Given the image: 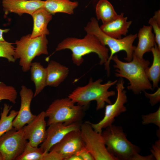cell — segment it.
Here are the masks:
<instances>
[{
  "mask_svg": "<svg viewBox=\"0 0 160 160\" xmlns=\"http://www.w3.org/2000/svg\"><path fill=\"white\" fill-rule=\"evenodd\" d=\"M68 49L71 52V59L73 64L79 66L84 61L83 57L91 53L97 54L100 59L99 64L103 65L109 76L110 74L109 49L103 45L94 35L88 33L82 38L68 37L59 43L55 51Z\"/></svg>",
  "mask_w": 160,
  "mask_h": 160,
  "instance_id": "6da1fadb",
  "label": "cell"
},
{
  "mask_svg": "<svg viewBox=\"0 0 160 160\" xmlns=\"http://www.w3.org/2000/svg\"><path fill=\"white\" fill-rule=\"evenodd\" d=\"M111 60L115 63L113 67L116 68L115 76L125 78L129 81L128 89L138 94L142 91L153 89L146 73L150 64L149 60L140 58L133 54L132 60L129 62L122 61L116 54L112 57Z\"/></svg>",
  "mask_w": 160,
  "mask_h": 160,
  "instance_id": "7a4b0ae2",
  "label": "cell"
},
{
  "mask_svg": "<svg viewBox=\"0 0 160 160\" xmlns=\"http://www.w3.org/2000/svg\"><path fill=\"white\" fill-rule=\"evenodd\" d=\"M101 135L108 152L117 160H151L150 154H139L140 148L130 142L122 127L111 124L102 131Z\"/></svg>",
  "mask_w": 160,
  "mask_h": 160,
  "instance_id": "3957f363",
  "label": "cell"
},
{
  "mask_svg": "<svg viewBox=\"0 0 160 160\" xmlns=\"http://www.w3.org/2000/svg\"><path fill=\"white\" fill-rule=\"evenodd\" d=\"M117 81H108L102 84L101 79L93 81L92 78H90L87 84L77 87L68 97L84 109L89 106L91 101L95 100L96 102V110H99L104 108L105 103H112L109 97L114 96L116 92L113 91H109L108 89L116 84Z\"/></svg>",
  "mask_w": 160,
  "mask_h": 160,
  "instance_id": "277c9868",
  "label": "cell"
},
{
  "mask_svg": "<svg viewBox=\"0 0 160 160\" xmlns=\"http://www.w3.org/2000/svg\"><path fill=\"white\" fill-rule=\"evenodd\" d=\"M87 33L95 36L103 45L108 46L110 51L108 60L110 64L112 57L121 51H125L127 55L124 59L127 62L131 61L132 58L134 49L133 45L137 37V34H130L123 38L117 39L111 37L103 32L100 29L98 21L94 17L90 19L84 28Z\"/></svg>",
  "mask_w": 160,
  "mask_h": 160,
  "instance_id": "5b68a950",
  "label": "cell"
},
{
  "mask_svg": "<svg viewBox=\"0 0 160 160\" xmlns=\"http://www.w3.org/2000/svg\"><path fill=\"white\" fill-rule=\"evenodd\" d=\"M48 43L45 35L32 38L31 34H28L16 41L14 57L16 60L19 59V64L23 71L30 70L32 61L36 57L48 54Z\"/></svg>",
  "mask_w": 160,
  "mask_h": 160,
  "instance_id": "8992f818",
  "label": "cell"
},
{
  "mask_svg": "<svg viewBox=\"0 0 160 160\" xmlns=\"http://www.w3.org/2000/svg\"><path fill=\"white\" fill-rule=\"evenodd\" d=\"M75 104L68 97L54 100L45 111L46 117L48 118L47 125L57 123L68 125L80 122L84 116L85 109Z\"/></svg>",
  "mask_w": 160,
  "mask_h": 160,
  "instance_id": "52a82bcc",
  "label": "cell"
},
{
  "mask_svg": "<svg viewBox=\"0 0 160 160\" xmlns=\"http://www.w3.org/2000/svg\"><path fill=\"white\" fill-rule=\"evenodd\" d=\"M124 81L120 78L116 83L117 96L113 104H108L105 106L104 116L99 122L94 124L87 121L96 132L101 133L102 129L111 125L115 121V118L121 113L127 110L124 104L127 101L126 91L124 90Z\"/></svg>",
  "mask_w": 160,
  "mask_h": 160,
  "instance_id": "ba28073f",
  "label": "cell"
},
{
  "mask_svg": "<svg viewBox=\"0 0 160 160\" xmlns=\"http://www.w3.org/2000/svg\"><path fill=\"white\" fill-rule=\"evenodd\" d=\"M80 131L86 149L95 160H117L108 151L101 133L86 121L81 123Z\"/></svg>",
  "mask_w": 160,
  "mask_h": 160,
  "instance_id": "9c48e42d",
  "label": "cell"
},
{
  "mask_svg": "<svg viewBox=\"0 0 160 160\" xmlns=\"http://www.w3.org/2000/svg\"><path fill=\"white\" fill-rule=\"evenodd\" d=\"M23 128L19 130L14 128L0 136V152L3 160H14L23 151L27 142Z\"/></svg>",
  "mask_w": 160,
  "mask_h": 160,
  "instance_id": "30bf717a",
  "label": "cell"
},
{
  "mask_svg": "<svg viewBox=\"0 0 160 160\" xmlns=\"http://www.w3.org/2000/svg\"><path fill=\"white\" fill-rule=\"evenodd\" d=\"M45 111L39 113L23 128L25 138L32 146L37 147L45 140L47 135Z\"/></svg>",
  "mask_w": 160,
  "mask_h": 160,
  "instance_id": "8fae6325",
  "label": "cell"
},
{
  "mask_svg": "<svg viewBox=\"0 0 160 160\" xmlns=\"http://www.w3.org/2000/svg\"><path fill=\"white\" fill-rule=\"evenodd\" d=\"M20 95L21 99L20 109L12 122L13 127L17 130L22 129L36 116L32 113L30 109L31 104L34 95L32 90L22 85Z\"/></svg>",
  "mask_w": 160,
  "mask_h": 160,
  "instance_id": "7c38bea8",
  "label": "cell"
},
{
  "mask_svg": "<svg viewBox=\"0 0 160 160\" xmlns=\"http://www.w3.org/2000/svg\"><path fill=\"white\" fill-rule=\"evenodd\" d=\"M84 147L80 129L72 131L67 133L59 142L52 146L49 151L58 153L64 160L71 155L76 154Z\"/></svg>",
  "mask_w": 160,
  "mask_h": 160,
  "instance_id": "4fadbf2b",
  "label": "cell"
},
{
  "mask_svg": "<svg viewBox=\"0 0 160 160\" xmlns=\"http://www.w3.org/2000/svg\"><path fill=\"white\" fill-rule=\"evenodd\" d=\"M81 123L76 122L66 125L57 123L49 126L47 129V135L45 140L40 145L44 152H48L51 147L59 142L68 133L80 129Z\"/></svg>",
  "mask_w": 160,
  "mask_h": 160,
  "instance_id": "5bb4252c",
  "label": "cell"
},
{
  "mask_svg": "<svg viewBox=\"0 0 160 160\" xmlns=\"http://www.w3.org/2000/svg\"><path fill=\"white\" fill-rule=\"evenodd\" d=\"M45 1L41 0H3L5 15L14 13L19 16L24 13L31 15L37 9L44 7Z\"/></svg>",
  "mask_w": 160,
  "mask_h": 160,
  "instance_id": "9a60e30c",
  "label": "cell"
},
{
  "mask_svg": "<svg viewBox=\"0 0 160 160\" xmlns=\"http://www.w3.org/2000/svg\"><path fill=\"white\" fill-rule=\"evenodd\" d=\"M151 26L144 25L137 34L138 42L134 47L133 54L140 58H143L144 55L151 52L156 45L155 36Z\"/></svg>",
  "mask_w": 160,
  "mask_h": 160,
  "instance_id": "2e32d148",
  "label": "cell"
},
{
  "mask_svg": "<svg viewBox=\"0 0 160 160\" xmlns=\"http://www.w3.org/2000/svg\"><path fill=\"white\" fill-rule=\"evenodd\" d=\"M127 17L124 16V13L118 15L114 20L100 26L101 30L108 35L117 39L126 36L132 21H127Z\"/></svg>",
  "mask_w": 160,
  "mask_h": 160,
  "instance_id": "e0dca14e",
  "label": "cell"
},
{
  "mask_svg": "<svg viewBox=\"0 0 160 160\" xmlns=\"http://www.w3.org/2000/svg\"><path fill=\"white\" fill-rule=\"evenodd\" d=\"M31 15L33 19V25L31 37L33 38L49 35V31L47 26L52 19V15L43 7L36 10Z\"/></svg>",
  "mask_w": 160,
  "mask_h": 160,
  "instance_id": "ac0fdd59",
  "label": "cell"
},
{
  "mask_svg": "<svg viewBox=\"0 0 160 160\" xmlns=\"http://www.w3.org/2000/svg\"><path fill=\"white\" fill-rule=\"evenodd\" d=\"M47 72V86L56 87L67 78L69 68L53 60L50 61L46 68Z\"/></svg>",
  "mask_w": 160,
  "mask_h": 160,
  "instance_id": "d6986e66",
  "label": "cell"
},
{
  "mask_svg": "<svg viewBox=\"0 0 160 160\" xmlns=\"http://www.w3.org/2000/svg\"><path fill=\"white\" fill-rule=\"evenodd\" d=\"M30 70L31 71V79L35 86V90L33 97L41 93L47 86V72L44 68L40 63L32 62Z\"/></svg>",
  "mask_w": 160,
  "mask_h": 160,
  "instance_id": "ffe728a7",
  "label": "cell"
},
{
  "mask_svg": "<svg viewBox=\"0 0 160 160\" xmlns=\"http://www.w3.org/2000/svg\"><path fill=\"white\" fill-rule=\"evenodd\" d=\"M78 4L77 1L70 0H46L44 7L52 15L58 12L71 15Z\"/></svg>",
  "mask_w": 160,
  "mask_h": 160,
  "instance_id": "44dd1931",
  "label": "cell"
},
{
  "mask_svg": "<svg viewBox=\"0 0 160 160\" xmlns=\"http://www.w3.org/2000/svg\"><path fill=\"white\" fill-rule=\"evenodd\" d=\"M95 12L97 20H101L103 24L110 22L118 15L108 0H99L96 6Z\"/></svg>",
  "mask_w": 160,
  "mask_h": 160,
  "instance_id": "7402d4cb",
  "label": "cell"
},
{
  "mask_svg": "<svg viewBox=\"0 0 160 160\" xmlns=\"http://www.w3.org/2000/svg\"><path fill=\"white\" fill-rule=\"evenodd\" d=\"M153 57L151 65L146 71L147 76L152 82L153 89L158 87L160 80V49L156 44L151 49Z\"/></svg>",
  "mask_w": 160,
  "mask_h": 160,
  "instance_id": "603a6c76",
  "label": "cell"
},
{
  "mask_svg": "<svg viewBox=\"0 0 160 160\" xmlns=\"http://www.w3.org/2000/svg\"><path fill=\"white\" fill-rule=\"evenodd\" d=\"M12 105L4 103L0 119V136L13 128V121L17 115L18 111L14 110L10 111Z\"/></svg>",
  "mask_w": 160,
  "mask_h": 160,
  "instance_id": "cb8c5ba5",
  "label": "cell"
},
{
  "mask_svg": "<svg viewBox=\"0 0 160 160\" xmlns=\"http://www.w3.org/2000/svg\"><path fill=\"white\" fill-rule=\"evenodd\" d=\"M44 151L40 147H34L28 142L22 153L15 160H41Z\"/></svg>",
  "mask_w": 160,
  "mask_h": 160,
  "instance_id": "d4e9b609",
  "label": "cell"
},
{
  "mask_svg": "<svg viewBox=\"0 0 160 160\" xmlns=\"http://www.w3.org/2000/svg\"><path fill=\"white\" fill-rule=\"evenodd\" d=\"M17 95V90L14 87L0 82V101L2 100H7L15 104L16 102Z\"/></svg>",
  "mask_w": 160,
  "mask_h": 160,
  "instance_id": "484cf974",
  "label": "cell"
},
{
  "mask_svg": "<svg viewBox=\"0 0 160 160\" xmlns=\"http://www.w3.org/2000/svg\"><path fill=\"white\" fill-rule=\"evenodd\" d=\"M13 43L5 41L0 42V57L7 59L10 62L14 63L15 47Z\"/></svg>",
  "mask_w": 160,
  "mask_h": 160,
  "instance_id": "4316f807",
  "label": "cell"
},
{
  "mask_svg": "<svg viewBox=\"0 0 160 160\" xmlns=\"http://www.w3.org/2000/svg\"><path fill=\"white\" fill-rule=\"evenodd\" d=\"M143 124H153L160 128V106L155 112L142 116Z\"/></svg>",
  "mask_w": 160,
  "mask_h": 160,
  "instance_id": "83f0119b",
  "label": "cell"
},
{
  "mask_svg": "<svg viewBox=\"0 0 160 160\" xmlns=\"http://www.w3.org/2000/svg\"><path fill=\"white\" fill-rule=\"evenodd\" d=\"M148 23L153 30L156 43L158 48L160 49V25L153 17L150 18Z\"/></svg>",
  "mask_w": 160,
  "mask_h": 160,
  "instance_id": "f1b7e54d",
  "label": "cell"
},
{
  "mask_svg": "<svg viewBox=\"0 0 160 160\" xmlns=\"http://www.w3.org/2000/svg\"><path fill=\"white\" fill-rule=\"evenodd\" d=\"M145 96L149 99L151 106H153L160 101V88L158 87L157 90L153 93L150 94L144 91Z\"/></svg>",
  "mask_w": 160,
  "mask_h": 160,
  "instance_id": "f546056e",
  "label": "cell"
},
{
  "mask_svg": "<svg viewBox=\"0 0 160 160\" xmlns=\"http://www.w3.org/2000/svg\"><path fill=\"white\" fill-rule=\"evenodd\" d=\"M62 156L58 153L53 151L44 152L41 160H63Z\"/></svg>",
  "mask_w": 160,
  "mask_h": 160,
  "instance_id": "4dcf8cb0",
  "label": "cell"
},
{
  "mask_svg": "<svg viewBox=\"0 0 160 160\" xmlns=\"http://www.w3.org/2000/svg\"><path fill=\"white\" fill-rule=\"evenodd\" d=\"M151 154L155 159L156 160H160V140L159 139L156 141L151 149Z\"/></svg>",
  "mask_w": 160,
  "mask_h": 160,
  "instance_id": "1f68e13d",
  "label": "cell"
},
{
  "mask_svg": "<svg viewBox=\"0 0 160 160\" xmlns=\"http://www.w3.org/2000/svg\"><path fill=\"white\" fill-rule=\"evenodd\" d=\"M80 156L82 160H95L89 152L84 147L76 154Z\"/></svg>",
  "mask_w": 160,
  "mask_h": 160,
  "instance_id": "d6a6232c",
  "label": "cell"
},
{
  "mask_svg": "<svg viewBox=\"0 0 160 160\" xmlns=\"http://www.w3.org/2000/svg\"><path fill=\"white\" fill-rule=\"evenodd\" d=\"M63 160H82V159L79 156L74 154L64 158Z\"/></svg>",
  "mask_w": 160,
  "mask_h": 160,
  "instance_id": "836d02e7",
  "label": "cell"
},
{
  "mask_svg": "<svg viewBox=\"0 0 160 160\" xmlns=\"http://www.w3.org/2000/svg\"><path fill=\"white\" fill-rule=\"evenodd\" d=\"M153 17L158 24L160 25V10L159 9L155 12L154 15Z\"/></svg>",
  "mask_w": 160,
  "mask_h": 160,
  "instance_id": "e575fe53",
  "label": "cell"
},
{
  "mask_svg": "<svg viewBox=\"0 0 160 160\" xmlns=\"http://www.w3.org/2000/svg\"><path fill=\"white\" fill-rule=\"evenodd\" d=\"M9 30V29H1L0 28V42L5 41L3 35L4 33H7Z\"/></svg>",
  "mask_w": 160,
  "mask_h": 160,
  "instance_id": "d590c367",
  "label": "cell"
}]
</instances>
